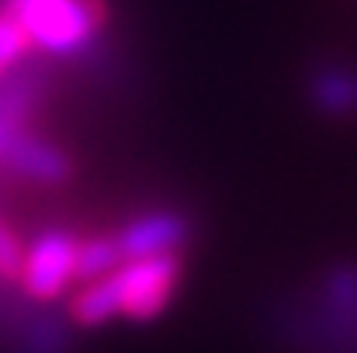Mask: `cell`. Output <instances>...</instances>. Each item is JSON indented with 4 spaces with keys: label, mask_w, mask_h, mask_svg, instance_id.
Segmentation results:
<instances>
[{
    "label": "cell",
    "mask_w": 357,
    "mask_h": 353,
    "mask_svg": "<svg viewBox=\"0 0 357 353\" xmlns=\"http://www.w3.org/2000/svg\"><path fill=\"white\" fill-rule=\"evenodd\" d=\"M284 336L305 353H357V263L337 260L319 281L316 305H288Z\"/></svg>",
    "instance_id": "obj_1"
},
{
    "label": "cell",
    "mask_w": 357,
    "mask_h": 353,
    "mask_svg": "<svg viewBox=\"0 0 357 353\" xmlns=\"http://www.w3.org/2000/svg\"><path fill=\"white\" fill-rule=\"evenodd\" d=\"M7 10L24 28L28 42L52 56L80 52L98 38L101 24L94 0H7Z\"/></svg>",
    "instance_id": "obj_2"
},
{
    "label": "cell",
    "mask_w": 357,
    "mask_h": 353,
    "mask_svg": "<svg viewBox=\"0 0 357 353\" xmlns=\"http://www.w3.org/2000/svg\"><path fill=\"white\" fill-rule=\"evenodd\" d=\"M181 277V256H146V260H125L112 274V284L119 291V308L128 319H153L160 315L177 288Z\"/></svg>",
    "instance_id": "obj_3"
},
{
    "label": "cell",
    "mask_w": 357,
    "mask_h": 353,
    "mask_svg": "<svg viewBox=\"0 0 357 353\" xmlns=\"http://www.w3.org/2000/svg\"><path fill=\"white\" fill-rule=\"evenodd\" d=\"M77 246L80 239L66 229H45L31 242V249L21 256V288L35 301H52L66 291L70 281H77Z\"/></svg>",
    "instance_id": "obj_4"
},
{
    "label": "cell",
    "mask_w": 357,
    "mask_h": 353,
    "mask_svg": "<svg viewBox=\"0 0 357 353\" xmlns=\"http://www.w3.org/2000/svg\"><path fill=\"white\" fill-rule=\"evenodd\" d=\"M191 235V226L184 215L177 212H149V215H139L132 219L125 229L115 233L121 246V256L125 260H146V256H167V253H177Z\"/></svg>",
    "instance_id": "obj_5"
},
{
    "label": "cell",
    "mask_w": 357,
    "mask_h": 353,
    "mask_svg": "<svg viewBox=\"0 0 357 353\" xmlns=\"http://www.w3.org/2000/svg\"><path fill=\"white\" fill-rule=\"evenodd\" d=\"M0 166H7L10 173L17 177H28V180H42V184H59L70 177V159L59 146L31 135L28 128L17 132L10 139V146L3 149L0 156Z\"/></svg>",
    "instance_id": "obj_6"
},
{
    "label": "cell",
    "mask_w": 357,
    "mask_h": 353,
    "mask_svg": "<svg viewBox=\"0 0 357 353\" xmlns=\"http://www.w3.org/2000/svg\"><path fill=\"white\" fill-rule=\"evenodd\" d=\"M309 104L326 118L357 115V70L344 63H319L305 80Z\"/></svg>",
    "instance_id": "obj_7"
},
{
    "label": "cell",
    "mask_w": 357,
    "mask_h": 353,
    "mask_svg": "<svg viewBox=\"0 0 357 353\" xmlns=\"http://www.w3.org/2000/svg\"><path fill=\"white\" fill-rule=\"evenodd\" d=\"M70 312L80 326H105L112 319H119L121 308H119V291L112 284V274L108 277H98V281H87L73 301H70Z\"/></svg>",
    "instance_id": "obj_8"
},
{
    "label": "cell",
    "mask_w": 357,
    "mask_h": 353,
    "mask_svg": "<svg viewBox=\"0 0 357 353\" xmlns=\"http://www.w3.org/2000/svg\"><path fill=\"white\" fill-rule=\"evenodd\" d=\"M121 263H125V256H121L115 235H91V239H80V246H77V281L80 284L115 274Z\"/></svg>",
    "instance_id": "obj_9"
},
{
    "label": "cell",
    "mask_w": 357,
    "mask_h": 353,
    "mask_svg": "<svg viewBox=\"0 0 357 353\" xmlns=\"http://www.w3.org/2000/svg\"><path fill=\"white\" fill-rule=\"evenodd\" d=\"M28 45L31 42H28L24 28L17 24V17L10 10H0V80H7L21 66V56Z\"/></svg>",
    "instance_id": "obj_10"
}]
</instances>
